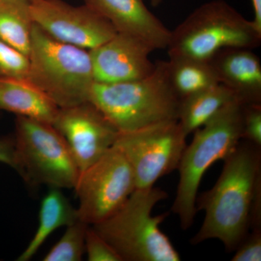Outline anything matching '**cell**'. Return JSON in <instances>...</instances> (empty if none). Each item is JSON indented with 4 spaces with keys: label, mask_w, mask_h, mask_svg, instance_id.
Masks as SVG:
<instances>
[{
    "label": "cell",
    "mask_w": 261,
    "mask_h": 261,
    "mask_svg": "<svg viewBox=\"0 0 261 261\" xmlns=\"http://www.w3.org/2000/svg\"><path fill=\"white\" fill-rule=\"evenodd\" d=\"M243 139L261 147V104L243 105Z\"/></svg>",
    "instance_id": "cell-23"
},
{
    "label": "cell",
    "mask_w": 261,
    "mask_h": 261,
    "mask_svg": "<svg viewBox=\"0 0 261 261\" xmlns=\"http://www.w3.org/2000/svg\"><path fill=\"white\" fill-rule=\"evenodd\" d=\"M251 3L254 12L252 21L256 28L261 32V0H251Z\"/></svg>",
    "instance_id": "cell-26"
},
{
    "label": "cell",
    "mask_w": 261,
    "mask_h": 261,
    "mask_svg": "<svg viewBox=\"0 0 261 261\" xmlns=\"http://www.w3.org/2000/svg\"><path fill=\"white\" fill-rule=\"evenodd\" d=\"M233 261L261 260V230H251L234 250Z\"/></svg>",
    "instance_id": "cell-24"
},
{
    "label": "cell",
    "mask_w": 261,
    "mask_h": 261,
    "mask_svg": "<svg viewBox=\"0 0 261 261\" xmlns=\"http://www.w3.org/2000/svg\"><path fill=\"white\" fill-rule=\"evenodd\" d=\"M92 103L119 132H130L177 120L181 99L168 80L166 61L155 62L154 71L140 80L116 84L94 82Z\"/></svg>",
    "instance_id": "cell-2"
},
{
    "label": "cell",
    "mask_w": 261,
    "mask_h": 261,
    "mask_svg": "<svg viewBox=\"0 0 261 261\" xmlns=\"http://www.w3.org/2000/svg\"><path fill=\"white\" fill-rule=\"evenodd\" d=\"M85 252L89 261H123L111 245L89 226L86 231Z\"/></svg>",
    "instance_id": "cell-22"
},
{
    "label": "cell",
    "mask_w": 261,
    "mask_h": 261,
    "mask_svg": "<svg viewBox=\"0 0 261 261\" xmlns=\"http://www.w3.org/2000/svg\"><path fill=\"white\" fill-rule=\"evenodd\" d=\"M187 137L177 120H171L119 132L113 146L129 163L137 189H148L159 178L177 170Z\"/></svg>",
    "instance_id": "cell-8"
},
{
    "label": "cell",
    "mask_w": 261,
    "mask_h": 261,
    "mask_svg": "<svg viewBox=\"0 0 261 261\" xmlns=\"http://www.w3.org/2000/svg\"><path fill=\"white\" fill-rule=\"evenodd\" d=\"M243 106L229 103L211 121L194 132L191 143L182 154L177 169L179 181L171 211L177 215L183 230L189 229L197 210V191L206 171L224 160L243 140Z\"/></svg>",
    "instance_id": "cell-4"
},
{
    "label": "cell",
    "mask_w": 261,
    "mask_h": 261,
    "mask_svg": "<svg viewBox=\"0 0 261 261\" xmlns=\"http://www.w3.org/2000/svg\"><path fill=\"white\" fill-rule=\"evenodd\" d=\"M28 80L59 108L88 101L94 83L89 51L59 42L34 23Z\"/></svg>",
    "instance_id": "cell-6"
},
{
    "label": "cell",
    "mask_w": 261,
    "mask_h": 261,
    "mask_svg": "<svg viewBox=\"0 0 261 261\" xmlns=\"http://www.w3.org/2000/svg\"><path fill=\"white\" fill-rule=\"evenodd\" d=\"M0 163L8 165L20 175L21 168L15 147L14 137L0 139Z\"/></svg>",
    "instance_id": "cell-25"
},
{
    "label": "cell",
    "mask_w": 261,
    "mask_h": 261,
    "mask_svg": "<svg viewBox=\"0 0 261 261\" xmlns=\"http://www.w3.org/2000/svg\"><path fill=\"white\" fill-rule=\"evenodd\" d=\"M29 1L31 2V3H32V2L33 1V0H29Z\"/></svg>",
    "instance_id": "cell-28"
},
{
    "label": "cell",
    "mask_w": 261,
    "mask_h": 261,
    "mask_svg": "<svg viewBox=\"0 0 261 261\" xmlns=\"http://www.w3.org/2000/svg\"><path fill=\"white\" fill-rule=\"evenodd\" d=\"M89 225L80 220L67 226L61 240L44 256V261H80L85 252L86 231Z\"/></svg>",
    "instance_id": "cell-20"
},
{
    "label": "cell",
    "mask_w": 261,
    "mask_h": 261,
    "mask_svg": "<svg viewBox=\"0 0 261 261\" xmlns=\"http://www.w3.org/2000/svg\"><path fill=\"white\" fill-rule=\"evenodd\" d=\"M29 73V56L0 39V79L28 80Z\"/></svg>",
    "instance_id": "cell-21"
},
{
    "label": "cell",
    "mask_w": 261,
    "mask_h": 261,
    "mask_svg": "<svg viewBox=\"0 0 261 261\" xmlns=\"http://www.w3.org/2000/svg\"><path fill=\"white\" fill-rule=\"evenodd\" d=\"M14 140L24 181L34 186L74 189L80 169L51 123L17 116Z\"/></svg>",
    "instance_id": "cell-7"
},
{
    "label": "cell",
    "mask_w": 261,
    "mask_h": 261,
    "mask_svg": "<svg viewBox=\"0 0 261 261\" xmlns=\"http://www.w3.org/2000/svg\"><path fill=\"white\" fill-rule=\"evenodd\" d=\"M219 84L229 89L243 105L261 104V63L246 48H226L211 60Z\"/></svg>",
    "instance_id": "cell-14"
},
{
    "label": "cell",
    "mask_w": 261,
    "mask_h": 261,
    "mask_svg": "<svg viewBox=\"0 0 261 261\" xmlns=\"http://www.w3.org/2000/svg\"><path fill=\"white\" fill-rule=\"evenodd\" d=\"M59 107L27 79H0V110L53 124Z\"/></svg>",
    "instance_id": "cell-15"
},
{
    "label": "cell",
    "mask_w": 261,
    "mask_h": 261,
    "mask_svg": "<svg viewBox=\"0 0 261 261\" xmlns=\"http://www.w3.org/2000/svg\"><path fill=\"white\" fill-rule=\"evenodd\" d=\"M89 51L94 82L116 84L140 80L155 68L149 55L154 51L145 42L128 34L117 33L99 47Z\"/></svg>",
    "instance_id": "cell-12"
},
{
    "label": "cell",
    "mask_w": 261,
    "mask_h": 261,
    "mask_svg": "<svg viewBox=\"0 0 261 261\" xmlns=\"http://www.w3.org/2000/svg\"><path fill=\"white\" fill-rule=\"evenodd\" d=\"M224 162L214 186L196 200L205 218L191 243L216 239L231 252L250 231L252 203L261 190V147L240 142Z\"/></svg>",
    "instance_id": "cell-1"
},
{
    "label": "cell",
    "mask_w": 261,
    "mask_h": 261,
    "mask_svg": "<svg viewBox=\"0 0 261 261\" xmlns=\"http://www.w3.org/2000/svg\"><path fill=\"white\" fill-rule=\"evenodd\" d=\"M39 226L28 246L18 261H28L34 256L53 231L78 221L77 210L70 205L61 189L50 188L44 196L39 210Z\"/></svg>",
    "instance_id": "cell-17"
},
{
    "label": "cell",
    "mask_w": 261,
    "mask_h": 261,
    "mask_svg": "<svg viewBox=\"0 0 261 261\" xmlns=\"http://www.w3.org/2000/svg\"><path fill=\"white\" fill-rule=\"evenodd\" d=\"M161 189H136L116 214L92 227L116 250L123 261H179V254L160 225L169 213L152 216L167 198Z\"/></svg>",
    "instance_id": "cell-3"
},
{
    "label": "cell",
    "mask_w": 261,
    "mask_h": 261,
    "mask_svg": "<svg viewBox=\"0 0 261 261\" xmlns=\"http://www.w3.org/2000/svg\"><path fill=\"white\" fill-rule=\"evenodd\" d=\"M74 189L80 200L79 220L93 225L116 214L137 187L129 163L113 146L80 173Z\"/></svg>",
    "instance_id": "cell-9"
},
{
    "label": "cell",
    "mask_w": 261,
    "mask_h": 261,
    "mask_svg": "<svg viewBox=\"0 0 261 261\" xmlns=\"http://www.w3.org/2000/svg\"><path fill=\"white\" fill-rule=\"evenodd\" d=\"M236 99L233 92L222 84L213 86L181 99L178 122L188 136Z\"/></svg>",
    "instance_id": "cell-16"
},
{
    "label": "cell",
    "mask_w": 261,
    "mask_h": 261,
    "mask_svg": "<svg viewBox=\"0 0 261 261\" xmlns=\"http://www.w3.org/2000/svg\"><path fill=\"white\" fill-rule=\"evenodd\" d=\"M261 32L252 20L224 0L206 3L171 31L167 47L171 58L210 61L226 48L253 49L260 47Z\"/></svg>",
    "instance_id": "cell-5"
},
{
    "label": "cell",
    "mask_w": 261,
    "mask_h": 261,
    "mask_svg": "<svg viewBox=\"0 0 261 261\" xmlns=\"http://www.w3.org/2000/svg\"><path fill=\"white\" fill-rule=\"evenodd\" d=\"M163 0H150L151 5L153 7H158L159 5L161 4V3Z\"/></svg>",
    "instance_id": "cell-27"
},
{
    "label": "cell",
    "mask_w": 261,
    "mask_h": 261,
    "mask_svg": "<svg viewBox=\"0 0 261 261\" xmlns=\"http://www.w3.org/2000/svg\"><path fill=\"white\" fill-rule=\"evenodd\" d=\"M34 25L29 0H0V39L29 56Z\"/></svg>",
    "instance_id": "cell-19"
},
{
    "label": "cell",
    "mask_w": 261,
    "mask_h": 261,
    "mask_svg": "<svg viewBox=\"0 0 261 261\" xmlns=\"http://www.w3.org/2000/svg\"><path fill=\"white\" fill-rule=\"evenodd\" d=\"M34 23L59 42L91 50L117 34L108 20L84 4L74 6L63 0H33Z\"/></svg>",
    "instance_id": "cell-10"
},
{
    "label": "cell",
    "mask_w": 261,
    "mask_h": 261,
    "mask_svg": "<svg viewBox=\"0 0 261 261\" xmlns=\"http://www.w3.org/2000/svg\"><path fill=\"white\" fill-rule=\"evenodd\" d=\"M168 80L181 99L219 84L209 61L190 58H171L166 61Z\"/></svg>",
    "instance_id": "cell-18"
},
{
    "label": "cell",
    "mask_w": 261,
    "mask_h": 261,
    "mask_svg": "<svg viewBox=\"0 0 261 261\" xmlns=\"http://www.w3.org/2000/svg\"><path fill=\"white\" fill-rule=\"evenodd\" d=\"M84 3L112 24L117 33L137 38L153 50L167 49L171 31L144 0H84Z\"/></svg>",
    "instance_id": "cell-13"
},
{
    "label": "cell",
    "mask_w": 261,
    "mask_h": 261,
    "mask_svg": "<svg viewBox=\"0 0 261 261\" xmlns=\"http://www.w3.org/2000/svg\"><path fill=\"white\" fill-rule=\"evenodd\" d=\"M53 125L64 138L80 173L113 147L119 134L89 101L60 108Z\"/></svg>",
    "instance_id": "cell-11"
}]
</instances>
